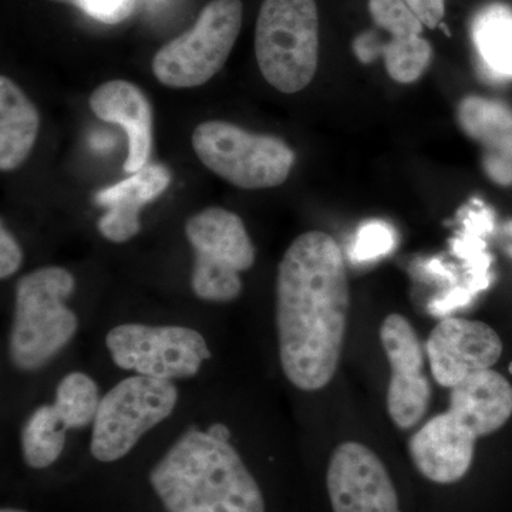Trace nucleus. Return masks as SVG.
Instances as JSON below:
<instances>
[{"instance_id":"1","label":"nucleus","mask_w":512,"mask_h":512,"mask_svg":"<svg viewBox=\"0 0 512 512\" xmlns=\"http://www.w3.org/2000/svg\"><path fill=\"white\" fill-rule=\"evenodd\" d=\"M350 312L345 256L322 231L299 235L286 249L276 278V332L286 379L318 392L338 372Z\"/></svg>"},{"instance_id":"2","label":"nucleus","mask_w":512,"mask_h":512,"mask_svg":"<svg viewBox=\"0 0 512 512\" xmlns=\"http://www.w3.org/2000/svg\"><path fill=\"white\" fill-rule=\"evenodd\" d=\"M231 431L191 427L151 468V488L165 512H266L265 498Z\"/></svg>"},{"instance_id":"3","label":"nucleus","mask_w":512,"mask_h":512,"mask_svg":"<svg viewBox=\"0 0 512 512\" xmlns=\"http://www.w3.org/2000/svg\"><path fill=\"white\" fill-rule=\"evenodd\" d=\"M511 416V383L493 369L473 373L451 389L447 412L431 417L410 437L414 467L436 484L463 480L477 440L500 430Z\"/></svg>"},{"instance_id":"4","label":"nucleus","mask_w":512,"mask_h":512,"mask_svg":"<svg viewBox=\"0 0 512 512\" xmlns=\"http://www.w3.org/2000/svg\"><path fill=\"white\" fill-rule=\"evenodd\" d=\"M76 289L72 272L45 266L16 284L9 357L22 372H36L59 355L79 329L76 313L66 305Z\"/></svg>"},{"instance_id":"5","label":"nucleus","mask_w":512,"mask_h":512,"mask_svg":"<svg viewBox=\"0 0 512 512\" xmlns=\"http://www.w3.org/2000/svg\"><path fill=\"white\" fill-rule=\"evenodd\" d=\"M255 55L262 76L276 90L306 89L319 62L315 0H264L256 19Z\"/></svg>"},{"instance_id":"6","label":"nucleus","mask_w":512,"mask_h":512,"mask_svg":"<svg viewBox=\"0 0 512 512\" xmlns=\"http://www.w3.org/2000/svg\"><path fill=\"white\" fill-rule=\"evenodd\" d=\"M191 143L208 170L244 190L284 184L295 164V153L281 138L251 133L228 121L201 123Z\"/></svg>"},{"instance_id":"7","label":"nucleus","mask_w":512,"mask_h":512,"mask_svg":"<svg viewBox=\"0 0 512 512\" xmlns=\"http://www.w3.org/2000/svg\"><path fill=\"white\" fill-rule=\"evenodd\" d=\"M171 380L131 376L101 397L93 423L92 456L100 463H116L137 446L148 431L167 420L178 404Z\"/></svg>"},{"instance_id":"8","label":"nucleus","mask_w":512,"mask_h":512,"mask_svg":"<svg viewBox=\"0 0 512 512\" xmlns=\"http://www.w3.org/2000/svg\"><path fill=\"white\" fill-rule=\"evenodd\" d=\"M185 235L195 252V296L207 302L235 301L242 292L239 274L255 264V247L241 218L224 208H207L188 220Z\"/></svg>"},{"instance_id":"9","label":"nucleus","mask_w":512,"mask_h":512,"mask_svg":"<svg viewBox=\"0 0 512 512\" xmlns=\"http://www.w3.org/2000/svg\"><path fill=\"white\" fill-rule=\"evenodd\" d=\"M242 15L241 0H211L190 30L154 56L153 73L158 82L173 89H192L210 82L234 49Z\"/></svg>"},{"instance_id":"10","label":"nucleus","mask_w":512,"mask_h":512,"mask_svg":"<svg viewBox=\"0 0 512 512\" xmlns=\"http://www.w3.org/2000/svg\"><path fill=\"white\" fill-rule=\"evenodd\" d=\"M106 346L120 369L171 382L198 375L212 356L198 330L175 325L123 323L107 333Z\"/></svg>"},{"instance_id":"11","label":"nucleus","mask_w":512,"mask_h":512,"mask_svg":"<svg viewBox=\"0 0 512 512\" xmlns=\"http://www.w3.org/2000/svg\"><path fill=\"white\" fill-rule=\"evenodd\" d=\"M369 13L376 30L359 33L353 40L357 60L369 64L382 57L394 82H417L433 55L423 37V22L403 0H369Z\"/></svg>"},{"instance_id":"12","label":"nucleus","mask_w":512,"mask_h":512,"mask_svg":"<svg viewBox=\"0 0 512 512\" xmlns=\"http://www.w3.org/2000/svg\"><path fill=\"white\" fill-rule=\"evenodd\" d=\"M380 342L392 370L387 389V412L397 429L412 430L426 417L431 402L426 352L416 329L400 313L384 318Z\"/></svg>"},{"instance_id":"13","label":"nucleus","mask_w":512,"mask_h":512,"mask_svg":"<svg viewBox=\"0 0 512 512\" xmlns=\"http://www.w3.org/2000/svg\"><path fill=\"white\" fill-rule=\"evenodd\" d=\"M326 485L333 512H400L389 471L365 444L346 441L335 448Z\"/></svg>"},{"instance_id":"14","label":"nucleus","mask_w":512,"mask_h":512,"mask_svg":"<svg viewBox=\"0 0 512 512\" xmlns=\"http://www.w3.org/2000/svg\"><path fill=\"white\" fill-rule=\"evenodd\" d=\"M426 355L436 383L453 389L473 373L497 365L503 340L481 320L446 318L431 330Z\"/></svg>"},{"instance_id":"15","label":"nucleus","mask_w":512,"mask_h":512,"mask_svg":"<svg viewBox=\"0 0 512 512\" xmlns=\"http://www.w3.org/2000/svg\"><path fill=\"white\" fill-rule=\"evenodd\" d=\"M89 104L100 120L119 124L126 131L124 171L137 173L146 167L153 150V107L143 90L127 80H110L94 90Z\"/></svg>"},{"instance_id":"16","label":"nucleus","mask_w":512,"mask_h":512,"mask_svg":"<svg viewBox=\"0 0 512 512\" xmlns=\"http://www.w3.org/2000/svg\"><path fill=\"white\" fill-rule=\"evenodd\" d=\"M170 183L168 168L147 164L127 180L101 190L96 201L101 207H106L107 212L97 222L100 234L116 244L136 237L141 229V208L160 197Z\"/></svg>"},{"instance_id":"17","label":"nucleus","mask_w":512,"mask_h":512,"mask_svg":"<svg viewBox=\"0 0 512 512\" xmlns=\"http://www.w3.org/2000/svg\"><path fill=\"white\" fill-rule=\"evenodd\" d=\"M458 123L484 147V168L501 185L512 184V111L500 101L468 96L458 106Z\"/></svg>"},{"instance_id":"18","label":"nucleus","mask_w":512,"mask_h":512,"mask_svg":"<svg viewBox=\"0 0 512 512\" xmlns=\"http://www.w3.org/2000/svg\"><path fill=\"white\" fill-rule=\"evenodd\" d=\"M40 117L35 104L9 77H0V170H16L32 153Z\"/></svg>"},{"instance_id":"19","label":"nucleus","mask_w":512,"mask_h":512,"mask_svg":"<svg viewBox=\"0 0 512 512\" xmlns=\"http://www.w3.org/2000/svg\"><path fill=\"white\" fill-rule=\"evenodd\" d=\"M471 39L478 63L495 80H512V8L488 3L471 20Z\"/></svg>"},{"instance_id":"20","label":"nucleus","mask_w":512,"mask_h":512,"mask_svg":"<svg viewBox=\"0 0 512 512\" xmlns=\"http://www.w3.org/2000/svg\"><path fill=\"white\" fill-rule=\"evenodd\" d=\"M67 429L53 404H43L30 414L20 433V447L26 466L45 470L53 466L64 450Z\"/></svg>"},{"instance_id":"21","label":"nucleus","mask_w":512,"mask_h":512,"mask_svg":"<svg viewBox=\"0 0 512 512\" xmlns=\"http://www.w3.org/2000/svg\"><path fill=\"white\" fill-rule=\"evenodd\" d=\"M100 402L99 386L92 377L73 372L57 384L53 407L67 430H77L94 423Z\"/></svg>"},{"instance_id":"22","label":"nucleus","mask_w":512,"mask_h":512,"mask_svg":"<svg viewBox=\"0 0 512 512\" xmlns=\"http://www.w3.org/2000/svg\"><path fill=\"white\" fill-rule=\"evenodd\" d=\"M394 247V231L382 221L367 222L357 232L352 249L353 261L363 262L389 254Z\"/></svg>"},{"instance_id":"23","label":"nucleus","mask_w":512,"mask_h":512,"mask_svg":"<svg viewBox=\"0 0 512 512\" xmlns=\"http://www.w3.org/2000/svg\"><path fill=\"white\" fill-rule=\"evenodd\" d=\"M76 6L87 16L106 25H117L133 13L137 0H52Z\"/></svg>"},{"instance_id":"24","label":"nucleus","mask_w":512,"mask_h":512,"mask_svg":"<svg viewBox=\"0 0 512 512\" xmlns=\"http://www.w3.org/2000/svg\"><path fill=\"white\" fill-rule=\"evenodd\" d=\"M22 261V249L2 222V228H0V278L8 279L15 275L19 271Z\"/></svg>"},{"instance_id":"25","label":"nucleus","mask_w":512,"mask_h":512,"mask_svg":"<svg viewBox=\"0 0 512 512\" xmlns=\"http://www.w3.org/2000/svg\"><path fill=\"white\" fill-rule=\"evenodd\" d=\"M414 15L429 29L439 28L446 15V3L444 0H403Z\"/></svg>"},{"instance_id":"26","label":"nucleus","mask_w":512,"mask_h":512,"mask_svg":"<svg viewBox=\"0 0 512 512\" xmlns=\"http://www.w3.org/2000/svg\"><path fill=\"white\" fill-rule=\"evenodd\" d=\"M0 512H26L22 510H16V508H2V511Z\"/></svg>"},{"instance_id":"27","label":"nucleus","mask_w":512,"mask_h":512,"mask_svg":"<svg viewBox=\"0 0 512 512\" xmlns=\"http://www.w3.org/2000/svg\"><path fill=\"white\" fill-rule=\"evenodd\" d=\"M510 373H511V375H512V363H511V365H510Z\"/></svg>"}]
</instances>
